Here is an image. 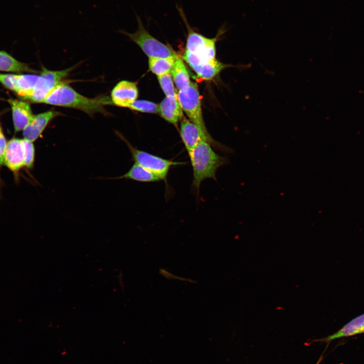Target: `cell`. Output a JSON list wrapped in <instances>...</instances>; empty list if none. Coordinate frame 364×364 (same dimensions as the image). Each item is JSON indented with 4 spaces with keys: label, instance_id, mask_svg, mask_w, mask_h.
<instances>
[{
    "label": "cell",
    "instance_id": "6da1fadb",
    "mask_svg": "<svg viewBox=\"0 0 364 364\" xmlns=\"http://www.w3.org/2000/svg\"><path fill=\"white\" fill-rule=\"evenodd\" d=\"M107 97L90 99L76 92L66 81L57 86L45 99L43 103L57 106L81 110L89 115L96 113L107 115L104 106L112 104Z\"/></svg>",
    "mask_w": 364,
    "mask_h": 364
},
{
    "label": "cell",
    "instance_id": "7a4b0ae2",
    "mask_svg": "<svg viewBox=\"0 0 364 364\" xmlns=\"http://www.w3.org/2000/svg\"><path fill=\"white\" fill-rule=\"evenodd\" d=\"M188 154L193 171L192 187L197 194L201 183L207 178L216 179L218 169L229 162L226 157L217 154L211 146L204 141L198 143Z\"/></svg>",
    "mask_w": 364,
    "mask_h": 364
},
{
    "label": "cell",
    "instance_id": "3957f363",
    "mask_svg": "<svg viewBox=\"0 0 364 364\" xmlns=\"http://www.w3.org/2000/svg\"><path fill=\"white\" fill-rule=\"evenodd\" d=\"M136 19L138 28L134 32L129 33L121 29H119V32L128 36L149 58H168L176 56L171 49L156 39L148 31L141 18L136 14Z\"/></svg>",
    "mask_w": 364,
    "mask_h": 364
},
{
    "label": "cell",
    "instance_id": "277c9868",
    "mask_svg": "<svg viewBox=\"0 0 364 364\" xmlns=\"http://www.w3.org/2000/svg\"><path fill=\"white\" fill-rule=\"evenodd\" d=\"M177 96L181 107L190 120L199 127L207 136L211 138L203 120L197 83L191 82L189 85L179 90Z\"/></svg>",
    "mask_w": 364,
    "mask_h": 364
},
{
    "label": "cell",
    "instance_id": "5b68a950",
    "mask_svg": "<svg viewBox=\"0 0 364 364\" xmlns=\"http://www.w3.org/2000/svg\"><path fill=\"white\" fill-rule=\"evenodd\" d=\"M177 9L188 29L186 50L202 59H215L217 37L208 38L194 31L189 25L181 7L177 6Z\"/></svg>",
    "mask_w": 364,
    "mask_h": 364
},
{
    "label": "cell",
    "instance_id": "8992f818",
    "mask_svg": "<svg viewBox=\"0 0 364 364\" xmlns=\"http://www.w3.org/2000/svg\"><path fill=\"white\" fill-rule=\"evenodd\" d=\"M74 67L58 71L50 70L43 67L34 87L26 99L34 103H43L57 86L65 81L64 79Z\"/></svg>",
    "mask_w": 364,
    "mask_h": 364
},
{
    "label": "cell",
    "instance_id": "52a82bcc",
    "mask_svg": "<svg viewBox=\"0 0 364 364\" xmlns=\"http://www.w3.org/2000/svg\"><path fill=\"white\" fill-rule=\"evenodd\" d=\"M127 145L135 163L151 171L161 180H166L167 175L172 166L181 165L184 162L173 161L140 150L133 147L127 140L120 136Z\"/></svg>",
    "mask_w": 364,
    "mask_h": 364
},
{
    "label": "cell",
    "instance_id": "ba28073f",
    "mask_svg": "<svg viewBox=\"0 0 364 364\" xmlns=\"http://www.w3.org/2000/svg\"><path fill=\"white\" fill-rule=\"evenodd\" d=\"M180 133L186 149L189 153L198 143L204 141L222 152H231L232 150L207 136L196 124L183 117L180 124Z\"/></svg>",
    "mask_w": 364,
    "mask_h": 364
},
{
    "label": "cell",
    "instance_id": "9c48e42d",
    "mask_svg": "<svg viewBox=\"0 0 364 364\" xmlns=\"http://www.w3.org/2000/svg\"><path fill=\"white\" fill-rule=\"evenodd\" d=\"M183 58L199 77L206 80L212 79L222 70L229 66L216 59L213 60L202 59L187 50L184 52Z\"/></svg>",
    "mask_w": 364,
    "mask_h": 364
},
{
    "label": "cell",
    "instance_id": "30bf717a",
    "mask_svg": "<svg viewBox=\"0 0 364 364\" xmlns=\"http://www.w3.org/2000/svg\"><path fill=\"white\" fill-rule=\"evenodd\" d=\"M111 102L117 106L129 108L138 97L136 83L127 80L119 82L113 88Z\"/></svg>",
    "mask_w": 364,
    "mask_h": 364
},
{
    "label": "cell",
    "instance_id": "8fae6325",
    "mask_svg": "<svg viewBox=\"0 0 364 364\" xmlns=\"http://www.w3.org/2000/svg\"><path fill=\"white\" fill-rule=\"evenodd\" d=\"M60 115V112L51 110L34 115L30 123L23 130L24 139L33 142L40 136L51 121Z\"/></svg>",
    "mask_w": 364,
    "mask_h": 364
},
{
    "label": "cell",
    "instance_id": "7c38bea8",
    "mask_svg": "<svg viewBox=\"0 0 364 364\" xmlns=\"http://www.w3.org/2000/svg\"><path fill=\"white\" fill-rule=\"evenodd\" d=\"M4 164L14 172L25 166L22 139L13 138L7 143Z\"/></svg>",
    "mask_w": 364,
    "mask_h": 364
},
{
    "label": "cell",
    "instance_id": "4fadbf2b",
    "mask_svg": "<svg viewBox=\"0 0 364 364\" xmlns=\"http://www.w3.org/2000/svg\"><path fill=\"white\" fill-rule=\"evenodd\" d=\"M12 111L15 132L23 130L31 121L34 115L29 103L10 99L8 100Z\"/></svg>",
    "mask_w": 364,
    "mask_h": 364
},
{
    "label": "cell",
    "instance_id": "5bb4252c",
    "mask_svg": "<svg viewBox=\"0 0 364 364\" xmlns=\"http://www.w3.org/2000/svg\"><path fill=\"white\" fill-rule=\"evenodd\" d=\"M158 113L167 121L176 124L183 116L178 96L166 97L158 105Z\"/></svg>",
    "mask_w": 364,
    "mask_h": 364
},
{
    "label": "cell",
    "instance_id": "9a60e30c",
    "mask_svg": "<svg viewBox=\"0 0 364 364\" xmlns=\"http://www.w3.org/2000/svg\"><path fill=\"white\" fill-rule=\"evenodd\" d=\"M362 333H364V313L350 320L336 332L319 341L329 342Z\"/></svg>",
    "mask_w": 364,
    "mask_h": 364
},
{
    "label": "cell",
    "instance_id": "2e32d148",
    "mask_svg": "<svg viewBox=\"0 0 364 364\" xmlns=\"http://www.w3.org/2000/svg\"><path fill=\"white\" fill-rule=\"evenodd\" d=\"M123 178L144 183L155 182L161 180L155 174L136 163H134L125 174L112 178L114 179Z\"/></svg>",
    "mask_w": 364,
    "mask_h": 364
},
{
    "label": "cell",
    "instance_id": "e0dca14e",
    "mask_svg": "<svg viewBox=\"0 0 364 364\" xmlns=\"http://www.w3.org/2000/svg\"><path fill=\"white\" fill-rule=\"evenodd\" d=\"M0 71L17 73L35 72L26 64L18 61L4 51H0Z\"/></svg>",
    "mask_w": 364,
    "mask_h": 364
},
{
    "label": "cell",
    "instance_id": "ac0fdd59",
    "mask_svg": "<svg viewBox=\"0 0 364 364\" xmlns=\"http://www.w3.org/2000/svg\"><path fill=\"white\" fill-rule=\"evenodd\" d=\"M175 85L178 90L189 85L190 76L184 62L177 56L170 71Z\"/></svg>",
    "mask_w": 364,
    "mask_h": 364
},
{
    "label": "cell",
    "instance_id": "d6986e66",
    "mask_svg": "<svg viewBox=\"0 0 364 364\" xmlns=\"http://www.w3.org/2000/svg\"><path fill=\"white\" fill-rule=\"evenodd\" d=\"M175 57L149 58V67L152 73L157 76L170 73Z\"/></svg>",
    "mask_w": 364,
    "mask_h": 364
},
{
    "label": "cell",
    "instance_id": "ffe728a7",
    "mask_svg": "<svg viewBox=\"0 0 364 364\" xmlns=\"http://www.w3.org/2000/svg\"><path fill=\"white\" fill-rule=\"evenodd\" d=\"M39 75L36 74H18L16 93L22 98H26L34 87Z\"/></svg>",
    "mask_w": 364,
    "mask_h": 364
},
{
    "label": "cell",
    "instance_id": "44dd1931",
    "mask_svg": "<svg viewBox=\"0 0 364 364\" xmlns=\"http://www.w3.org/2000/svg\"><path fill=\"white\" fill-rule=\"evenodd\" d=\"M159 83L166 97H175L177 94L175 92L174 86L170 73L158 76Z\"/></svg>",
    "mask_w": 364,
    "mask_h": 364
},
{
    "label": "cell",
    "instance_id": "7402d4cb",
    "mask_svg": "<svg viewBox=\"0 0 364 364\" xmlns=\"http://www.w3.org/2000/svg\"><path fill=\"white\" fill-rule=\"evenodd\" d=\"M128 108L144 113H158V105L155 103L147 100H136L130 105Z\"/></svg>",
    "mask_w": 364,
    "mask_h": 364
},
{
    "label": "cell",
    "instance_id": "603a6c76",
    "mask_svg": "<svg viewBox=\"0 0 364 364\" xmlns=\"http://www.w3.org/2000/svg\"><path fill=\"white\" fill-rule=\"evenodd\" d=\"M24 155L25 166L31 168L34 164L35 149L33 142L25 139H22Z\"/></svg>",
    "mask_w": 364,
    "mask_h": 364
},
{
    "label": "cell",
    "instance_id": "cb8c5ba5",
    "mask_svg": "<svg viewBox=\"0 0 364 364\" xmlns=\"http://www.w3.org/2000/svg\"><path fill=\"white\" fill-rule=\"evenodd\" d=\"M17 78L18 74L0 73V82L15 93L17 89Z\"/></svg>",
    "mask_w": 364,
    "mask_h": 364
},
{
    "label": "cell",
    "instance_id": "d4e9b609",
    "mask_svg": "<svg viewBox=\"0 0 364 364\" xmlns=\"http://www.w3.org/2000/svg\"><path fill=\"white\" fill-rule=\"evenodd\" d=\"M7 143L3 132L0 133V166L4 164Z\"/></svg>",
    "mask_w": 364,
    "mask_h": 364
},
{
    "label": "cell",
    "instance_id": "484cf974",
    "mask_svg": "<svg viewBox=\"0 0 364 364\" xmlns=\"http://www.w3.org/2000/svg\"><path fill=\"white\" fill-rule=\"evenodd\" d=\"M321 359H322V357L320 358V359H319V360H318V361L317 362V363H315V364H319L320 362L321 361Z\"/></svg>",
    "mask_w": 364,
    "mask_h": 364
},
{
    "label": "cell",
    "instance_id": "4316f807",
    "mask_svg": "<svg viewBox=\"0 0 364 364\" xmlns=\"http://www.w3.org/2000/svg\"><path fill=\"white\" fill-rule=\"evenodd\" d=\"M1 132H2V131L1 127L0 126V133H1Z\"/></svg>",
    "mask_w": 364,
    "mask_h": 364
}]
</instances>
